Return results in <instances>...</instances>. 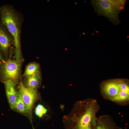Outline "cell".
<instances>
[{
  "label": "cell",
  "instance_id": "6da1fadb",
  "mask_svg": "<svg viewBox=\"0 0 129 129\" xmlns=\"http://www.w3.org/2000/svg\"><path fill=\"white\" fill-rule=\"evenodd\" d=\"M99 109L97 101L93 99L76 102L70 112L63 118L64 129H92Z\"/></svg>",
  "mask_w": 129,
  "mask_h": 129
},
{
  "label": "cell",
  "instance_id": "7a4b0ae2",
  "mask_svg": "<svg viewBox=\"0 0 129 129\" xmlns=\"http://www.w3.org/2000/svg\"><path fill=\"white\" fill-rule=\"evenodd\" d=\"M0 24L6 28L14 39V58L22 59L21 38L23 15L12 5H6L0 7Z\"/></svg>",
  "mask_w": 129,
  "mask_h": 129
},
{
  "label": "cell",
  "instance_id": "3957f363",
  "mask_svg": "<svg viewBox=\"0 0 129 129\" xmlns=\"http://www.w3.org/2000/svg\"><path fill=\"white\" fill-rule=\"evenodd\" d=\"M103 97L117 103L124 104L129 100V83L128 79L115 78L106 80L100 85Z\"/></svg>",
  "mask_w": 129,
  "mask_h": 129
},
{
  "label": "cell",
  "instance_id": "277c9868",
  "mask_svg": "<svg viewBox=\"0 0 129 129\" xmlns=\"http://www.w3.org/2000/svg\"><path fill=\"white\" fill-rule=\"evenodd\" d=\"M23 60H12L9 59L0 64V78L3 83L7 81L13 82L16 85L18 83Z\"/></svg>",
  "mask_w": 129,
  "mask_h": 129
},
{
  "label": "cell",
  "instance_id": "5b68a950",
  "mask_svg": "<svg viewBox=\"0 0 129 129\" xmlns=\"http://www.w3.org/2000/svg\"><path fill=\"white\" fill-rule=\"evenodd\" d=\"M91 3L95 11L99 16L106 17L114 25H118L121 22L119 16L120 12L108 2L102 0H92Z\"/></svg>",
  "mask_w": 129,
  "mask_h": 129
},
{
  "label": "cell",
  "instance_id": "8992f818",
  "mask_svg": "<svg viewBox=\"0 0 129 129\" xmlns=\"http://www.w3.org/2000/svg\"><path fill=\"white\" fill-rule=\"evenodd\" d=\"M19 86L18 93L26 105L27 115L31 118L33 108L36 102L40 99V95L37 90L25 87L21 80Z\"/></svg>",
  "mask_w": 129,
  "mask_h": 129
},
{
  "label": "cell",
  "instance_id": "52a82bcc",
  "mask_svg": "<svg viewBox=\"0 0 129 129\" xmlns=\"http://www.w3.org/2000/svg\"><path fill=\"white\" fill-rule=\"evenodd\" d=\"M14 43L12 36L6 28L0 24V51L5 58H7L10 54L11 46Z\"/></svg>",
  "mask_w": 129,
  "mask_h": 129
},
{
  "label": "cell",
  "instance_id": "ba28073f",
  "mask_svg": "<svg viewBox=\"0 0 129 129\" xmlns=\"http://www.w3.org/2000/svg\"><path fill=\"white\" fill-rule=\"evenodd\" d=\"M5 91L7 99L11 108L15 111L16 103L18 94L15 88L16 85L13 82L7 81L5 82Z\"/></svg>",
  "mask_w": 129,
  "mask_h": 129
},
{
  "label": "cell",
  "instance_id": "9c48e42d",
  "mask_svg": "<svg viewBox=\"0 0 129 129\" xmlns=\"http://www.w3.org/2000/svg\"><path fill=\"white\" fill-rule=\"evenodd\" d=\"M92 129H121L108 116L97 118L96 123Z\"/></svg>",
  "mask_w": 129,
  "mask_h": 129
},
{
  "label": "cell",
  "instance_id": "30bf717a",
  "mask_svg": "<svg viewBox=\"0 0 129 129\" xmlns=\"http://www.w3.org/2000/svg\"><path fill=\"white\" fill-rule=\"evenodd\" d=\"M22 82L25 87L37 90L41 84L40 74L39 72H37L31 76L26 77Z\"/></svg>",
  "mask_w": 129,
  "mask_h": 129
},
{
  "label": "cell",
  "instance_id": "8fae6325",
  "mask_svg": "<svg viewBox=\"0 0 129 129\" xmlns=\"http://www.w3.org/2000/svg\"><path fill=\"white\" fill-rule=\"evenodd\" d=\"M109 3L116 10L120 12L124 10L126 0H102Z\"/></svg>",
  "mask_w": 129,
  "mask_h": 129
},
{
  "label": "cell",
  "instance_id": "7c38bea8",
  "mask_svg": "<svg viewBox=\"0 0 129 129\" xmlns=\"http://www.w3.org/2000/svg\"><path fill=\"white\" fill-rule=\"evenodd\" d=\"M18 98L15 105V111L24 115H27L26 105L18 93Z\"/></svg>",
  "mask_w": 129,
  "mask_h": 129
},
{
  "label": "cell",
  "instance_id": "4fadbf2b",
  "mask_svg": "<svg viewBox=\"0 0 129 129\" xmlns=\"http://www.w3.org/2000/svg\"><path fill=\"white\" fill-rule=\"evenodd\" d=\"M39 66L35 63H32L28 64L26 67L24 76L26 77H31L35 73L38 72Z\"/></svg>",
  "mask_w": 129,
  "mask_h": 129
},
{
  "label": "cell",
  "instance_id": "5bb4252c",
  "mask_svg": "<svg viewBox=\"0 0 129 129\" xmlns=\"http://www.w3.org/2000/svg\"><path fill=\"white\" fill-rule=\"evenodd\" d=\"M48 110L43 105L39 104L35 108V113L37 116L41 118L46 113Z\"/></svg>",
  "mask_w": 129,
  "mask_h": 129
},
{
  "label": "cell",
  "instance_id": "9a60e30c",
  "mask_svg": "<svg viewBox=\"0 0 129 129\" xmlns=\"http://www.w3.org/2000/svg\"><path fill=\"white\" fill-rule=\"evenodd\" d=\"M0 60L1 61V62H4L5 61L3 59L2 54L0 52Z\"/></svg>",
  "mask_w": 129,
  "mask_h": 129
}]
</instances>
